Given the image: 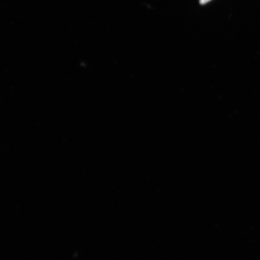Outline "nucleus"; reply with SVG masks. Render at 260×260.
<instances>
[{"label":"nucleus","mask_w":260,"mask_h":260,"mask_svg":"<svg viewBox=\"0 0 260 260\" xmlns=\"http://www.w3.org/2000/svg\"><path fill=\"white\" fill-rule=\"evenodd\" d=\"M210 1L211 0H200V3L201 5H205Z\"/></svg>","instance_id":"1"}]
</instances>
